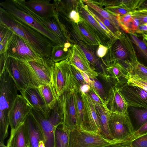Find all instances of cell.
Listing matches in <instances>:
<instances>
[{
  "label": "cell",
  "mask_w": 147,
  "mask_h": 147,
  "mask_svg": "<svg viewBox=\"0 0 147 147\" xmlns=\"http://www.w3.org/2000/svg\"><path fill=\"white\" fill-rule=\"evenodd\" d=\"M115 142L97 133L78 128L70 131V147H104Z\"/></svg>",
  "instance_id": "9c48e42d"
},
{
  "label": "cell",
  "mask_w": 147,
  "mask_h": 147,
  "mask_svg": "<svg viewBox=\"0 0 147 147\" xmlns=\"http://www.w3.org/2000/svg\"><path fill=\"white\" fill-rule=\"evenodd\" d=\"M80 70L86 82L91 87L93 84L92 80H90L89 76L86 73Z\"/></svg>",
  "instance_id": "816d5d0a"
},
{
  "label": "cell",
  "mask_w": 147,
  "mask_h": 147,
  "mask_svg": "<svg viewBox=\"0 0 147 147\" xmlns=\"http://www.w3.org/2000/svg\"><path fill=\"white\" fill-rule=\"evenodd\" d=\"M20 91L30 87H38L40 85L27 62L9 57L5 66Z\"/></svg>",
  "instance_id": "277c9868"
},
{
  "label": "cell",
  "mask_w": 147,
  "mask_h": 147,
  "mask_svg": "<svg viewBox=\"0 0 147 147\" xmlns=\"http://www.w3.org/2000/svg\"><path fill=\"white\" fill-rule=\"evenodd\" d=\"M23 97L32 108L40 110L45 114L48 107L42 96L38 87H30L20 91Z\"/></svg>",
  "instance_id": "ac0fdd59"
},
{
  "label": "cell",
  "mask_w": 147,
  "mask_h": 147,
  "mask_svg": "<svg viewBox=\"0 0 147 147\" xmlns=\"http://www.w3.org/2000/svg\"><path fill=\"white\" fill-rule=\"evenodd\" d=\"M131 139L132 147H147V134Z\"/></svg>",
  "instance_id": "b9f144b4"
},
{
  "label": "cell",
  "mask_w": 147,
  "mask_h": 147,
  "mask_svg": "<svg viewBox=\"0 0 147 147\" xmlns=\"http://www.w3.org/2000/svg\"><path fill=\"white\" fill-rule=\"evenodd\" d=\"M131 141V138L126 140L115 142L104 147H132Z\"/></svg>",
  "instance_id": "f6af8a7d"
},
{
  "label": "cell",
  "mask_w": 147,
  "mask_h": 147,
  "mask_svg": "<svg viewBox=\"0 0 147 147\" xmlns=\"http://www.w3.org/2000/svg\"><path fill=\"white\" fill-rule=\"evenodd\" d=\"M83 1L87 5L90 7L102 17L109 20L117 28L119 29L120 26L117 20V17L101 8L90 1L84 0Z\"/></svg>",
  "instance_id": "4dcf8cb0"
},
{
  "label": "cell",
  "mask_w": 147,
  "mask_h": 147,
  "mask_svg": "<svg viewBox=\"0 0 147 147\" xmlns=\"http://www.w3.org/2000/svg\"><path fill=\"white\" fill-rule=\"evenodd\" d=\"M32 108L22 95H18L8 114L10 134L23 123Z\"/></svg>",
  "instance_id": "30bf717a"
},
{
  "label": "cell",
  "mask_w": 147,
  "mask_h": 147,
  "mask_svg": "<svg viewBox=\"0 0 147 147\" xmlns=\"http://www.w3.org/2000/svg\"><path fill=\"white\" fill-rule=\"evenodd\" d=\"M27 63L40 86L52 85V75L55 63L49 58L44 57L41 61H31Z\"/></svg>",
  "instance_id": "8fae6325"
},
{
  "label": "cell",
  "mask_w": 147,
  "mask_h": 147,
  "mask_svg": "<svg viewBox=\"0 0 147 147\" xmlns=\"http://www.w3.org/2000/svg\"><path fill=\"white\" fill-rule=\"evenodd\" d=\"M90 88V87L89 85L85 84L80 88L79 90L81 92L86 93L89 91Z\"/></svg>",
  "instance_id": "f5cc1de1"
},
{
  "label": "cell",
  "mask_w": 147,
  "mask_h": 147,
  "mask_svg": "<svg viewBox=\"0 0 147 147\" xmlns=\"http://www.w3.org/2000/svg\"><path fill=\"white\" fill-rule=\"evenodd\" d=\"M0 7L12 17L36 30L50 39L54 46L63 45L59 40L29 12L25 0H6L0 3Z\"/></svg>",
  "instance_id": "3957f363"
},
{
  "label": "cell",
  "mask_w": 147,
  "mask_h": 147,
  "mask_svg": "<svg viewBox=\"0 0 147 147\" xmlns=\"http://www.w3.org/2000/svg\"><path fill=\"white\" fill-rule=\"evenodd\" d=\"M142 41L144 42L147 47V34L143 33Z\"/></svg>",
  "instance_id": "11a10c76"
},
{
  "label": "cell",
  "mask_w": 147,
  "mask_h": 147,
  "mask_svg": "<svg viewBox=\"0 0 147 147\" xmlns=\"http://www.w3.org/2000/svg\"><path fill=\"white\" fill-rule=\"evenodd\" d=\"M27 7L29 13L45 27L54 34L63 45L67 42L66 39L54 16L47 18H43L36 14Z\"/></svg>",
  "instance_id": "7402d4cb"
},
{
  "label": "cell",
  "mask_w": 147,
  "mask_h": 147,
  "mask_svg": "<svg viewBox=\"0 0 147 147\" xmlns=\"http://www.w3.org/2000/svg\"><path fill=\"white\" fill-rule=\"evenodd\" d=\"M26 119L28 130L29 147H38L40 141H44L41 129L30 112Z\"/></svg>",
  "instance_id": "603a6c76"
},
{
  "label": "cell",
  "mask_w": 147,
  "mask_h": 147,
  "mask_svg": "<svg viewBox=\"0 0 147 147\" xmlns=\"http://www.w3.org/2000/svg\"><path fill=\"white\" fill-rule=\"evenodd\" d=\"M30 113L40 125L43 134L45 147H54L55 127L40 110L32 108Z\"/></svg>",
  "instance_id": "e0dca14e"
},
{
  "label": "cell",
  "mask_w": 147,
  "mask_h": 147,
  "mask_svg": "<svg viewBox=\"0 0 147 147\" xmlns=\"http://www.w3.org/2000/svg\"><path fill=\"white\" fill-rule=\"evenodd\" d=\"M0 147H7L5 145L4 143H0Z\"/></svg>",
  "instance_id": "6f0895ef"
},
{
  "label": "cell",
  "mask_w": 147,
  "mask_h": 147,
  "mask_svg": "<svg viewBox=\"0 0 147 147\" xmlns=\"http://www.w3.org/2000/svg\"><path fill=\"white\" fill-rule=\"evenodd\" d=\"M69 68L74 82L79 90L82 86L87 84L85 82L79 69L74 65L70 64Z\"/></svg>",
  "instance_id": "e575fe53"
},
{
  "label": "cell",
  "mask_w": 147,
  "mask_h": 147,
  "mask_svg": "<svg viewBox=\"0 0 147 147\" xmlns=\"http://www.w3.org/2000/svg\"><path fill=\"white\" fill-rule=\"evenodd\" d=\"M69 17L75 23L77 24L81 21L79 13L75 10H73L70 12Z\"/></svg>",
  "instance_id": "c3c4849f"
},
{
  "label": "cell",
  "mask_w": 147,
  "mask_h": 147,
  "mask_svg": "<svg viewBox=\"0 0 147 147\" xmlns=\"http://www.w3.org/2000/svg\"><path fill=\"white\" fill-rule=\"evenodd\" d=\"M105 10L116 17L123 16L132 11L131 10L122 5H117L107 7Z\"/></svg>",
  "instance_id": "d590c367"
},
{
  "label": "cell",
  "mask_w": 147,
  "mask_h": 147,
  "mask_svg": "<svg viewBox=\"0 0 147 147\" xmlns=\"http://www.w3.org/2000/svg\"><path fill=\"white\" fill-rule=\"evenodd\" d=\"M7 147H29L28 130L26 119L23 123L14 132L10 134L7 142Z\"/></svg>",
  "instance_id": "ffe728a7"
},
{
  "label": "cell",
  "mask_w": 147,
  "mask_h": 147,
  "mask_svg": "<svg viewBox=\"0 0 147 147\" xmlns=\"http://www.w3.org/2000/svg\"><path fill=\"white\" fill-rule=\"evenodd\" d=\"M9 30L7 27L0 24V41L4 38Z\"/></svg>",
  "instance_id": "f907efd6"
},
{
  "label": "cell",
  "mask_w": 147,
  "mask_h": 147,
  "mask_svg": "<svg viewBox=\"0 0 147 147\" xmlns=\"http://www.w3.org/2000/svg\"><path fill=\"white\" fill-rule=\"evenodd\" d=\"M49 0H25L26 6L38 15L45 18L54 16L56 9L55 3H51Z\"/></svg>",
  "instance_id": "d6986e66"
},
{
  "label": "cell",
  "mask_w": 147,
  "mask_h": 147,
  "mask_svg": "<svg viewBox=\"0 0 147 147\" xmlns=\"http://www.w3.org/2000/svg\"><path fill=\"white\" fill-rule=\"evenodd\" d=\"M108 48L103 45H100L97 51V54L100 57H104L107 52Z\"/></svg>",
  "instance_id": "681fc988"
},
{
  "label": "cell",
  "mask_w": 147,
  "mask_h": 147,
  "mask_svg": "<svg viewBox=\"0 0 147 147\" xmlns=\"http://www.w3.org/2000/svg\"><path fill=\"white\" fill-rule=\"evenodd\" d=\"M108 126L112 140L117 142L129 139L135 132L127 111L123 113L110 112Z\"/></svg>",
  "instance_id": "8992f818"
},
{
  "label": "cell",
  "mask_w": 147,
  "mask_h": 147,
  "mask_svg": "<svg viewBox=\"0 0 147 147\" xmlns=\"http://www.w3.org/2000/svg\"><path fill=\"white\" fill-rule=\"evenodd\" d=\"M79 11L80 14L96 30L102 34H105L107 36L105 32L101 28L93 16L83 5L82 7L79 8Z\"/></svg>",
  "instance_id": "836d02e7"
},
{
  "label": "cell",
  "mask_w": 147,
  "mask_h": 147,
  "mask_svg": "<svg viewBox=\"0 0 147 147\" xmlns=\"http://www.w3.org/2000/svg\"><path fill=\"white\" fill-rule=\"evenodd\" d=\"M106 105L110 112L117 113H125L127 111L128 107L119 88L114 85L111 86L109 91Z\"/></svg>",
  "instance_id": "2e32d148"
},
{
  "label": "cell",
  "mask_w": 147,
  "mask_h": 147,
  "mask_svg": "<svg viewBox=\"0 0 147 147\" xmlns=\"http://www.w3.org/2000/svg\"><path fill=\"white\" fill-rule=\"evenodd\" d=\"M16 86L5 69L0 75V143H3L8 135L9 112L18 95Z\"/></svg>",
  "instance_id": "7a4b0ae2"
},
{
  "label": "cell",
  "mask_w": 147,
  "mask_h": 147,
  "mask_svg": "<svg viewBox=\"0 0 147 147\" xmlns=\"http://www.w3.org/2000/svg\"><path fill=\"white\" fill-rule=\"evenodd\" d=\"M81 93L84 109V120L81 129L98 134L99 123L95 105L86 93Z\"/></svg>",
  "instance_id": "4fadbf2b"
},
{
  "label": "cell",
  "mask_w": 147,
  "mask_h": 147,
  "mask_svg": "<svg viewBox=\"0 0 147 147\" xmlns=\"http://www.w3.org/2000/svg\"><path fill=\"white\" fill-rule=\"evenodd\" d=\"M6 52L7 57H11L26 62L41 61L43 58L24 39L12 31Z\"/></svg>",
  "instance_id": "52a82bcc"
},
{
  "label": "cell",
  "mask_w": 147,
  "mask_h": 147,
  "mask_svg": "<svg viewBox=\"0 0 147 147\" xmlns=\"http://www.w3.org/2000/svg\"><path fill=\"white\" fill-rule=\"evenodd\" d=\"M93 102L95 105L99 121V130L98 134L107 139L113 141L111 138L108 126L110 112L106 106H104Z\"/></svg>",
  "instance_id": "cb8c5ba5"
},
{
  "label": "cell",
  "mask_w": 147,
  "mask_h": 147,
  "mask_svg": "<svg viewBox=\"0 0 147 147\" xmlns=\"http://www.w3.org/2000/svg\"><path fill=\"white\" fill-rule=\"evenodd\" d=\"M0 24L20 36L37 53L50 59L52 42L36 30L12 17L0 7Z\"/></svg>",
  "instance_id": "6da1fadb"
},
{
  "label": "cell",
  "mask_w": 147,
  "mask_h": 147,
  "mask_svg": "<svg viewBox=\"0 0 147 147\" xmlns=\"http://www.w3.org/2000/svg\"><path fill=\"white\" fill-rule=\"evenodd\" d=\"M58 100L63 114L64 124L70 131L77 128L73 92H64Z\"/></svg>",
  "instance_id": "7c38bea8"
},
{
  "label": "cell",
  "mask_w": 147,
  "mask_h": 147,
  "mask_svg": "<svg viewBox=\"0 0 147 147\" xmlns=\"http://www.w3.org/2000/svg\"><path fill=\"white\" fill-rule=\"evenodd\" d=\"M86 94L93 102L104 106H106V102L99 97L92 87H90L89 90Z\"/></svg>",
  "instance_id": "7bdbcfd3"
},
{
  "label": "cell",
  "mask_w": 147,
  "mask_h": 147,
  "mask_svg": "<svg viewBox=\"0 0 147 147\" xmlns=\"http://www.w3.org/2000/svg\"><path fill=\"white\" fill-rule=\"evenodd\" d=\"M52 78V85L58 98L64 92H73L78 89L72 78L67 59L55 63Z\"/></svg>",
  "instance_id": "ba28073f"
},
{
  "label": "cell",
  "mask_w": 147,
  "mask_h": 147,
  "mask_svg": "<svg viewBox=\"0 0 147 147\" xmlns=\"http://www.w3.org/2000/svg\"><path fill=\"white\" fill-rule=\"evenodd\" d=\"M130 74L137 75L141 79L147 81V67L138 61L133 67Z\"/></svg>",
  "instance_id": "8d00e7d4"
},
{
  "label": "cell",
  "mask_w": 147,
  "mask_h": 147,
  "mask_svg": "<svg viewBox=\"0 0 147 147\" xmlns=\"http://www.w3.org/2000/svg\"><path fill=\"white\" fill-rule=\"evenodd\" d=\"M79 46L83 51L86 59L90 63V65L93 67V69H96V67L98 66V61L97 59L86 48L85 45L82 42H79Z\"/></svg>",
  "instance_id": "f35d334b"
},
{
  "label": "cell",
  "mask_w": 147,
  "mask_h": 147,
  "mask_svg": "<svg viewBox=\"0 0 147 147\" xmlns=\"http://www.w3.org/2000/svg\"><path fill=\"white\" fill-rule=\"evenodd\" d=\"M54 147H70V130L64 123L54 128Z\"/></svg>",
  "instance_id": "d4e9b609"
},
{
  "label": "cell",
  "mask_w": 147,
  "mask_h": 147,
  "mask_svg": "<svg viewBox=\"0 0 147 147\" xmlns=\"http://www.w3.org/2000/svg\"><path fill=\"white\" fill-rule=\"evenodd\" d=\"M77 128L81 129L84 118V109L81 92L78 89L73 92Z\"/></svg>",
  "instance_id": "f1b7e54d"
},
{
  "label": "cell",
  "mask_w": 147,
  "mask_h": 147,
  "mask_svg": "<svg viewBox=\"0 0 147 147\" xmlns=\"http://www.w3.org/2000/svg\"><path fill=\"white\" fill-rule=\"evenodd\" d=\"M0 75L2 73L5 69V66L7 57L6 52L0 54Z\"/></svg>",
  "instance_id": "7dc6e473"
},
{
  "label": "cell",
  "mask_w": 147,
  "mask_h": 147,
  "mask_svg": "<svg viewBox=\"0 0 147 147\" xmlns=\"http://www.w3.org/2000/svg\"><path fill=\"white\" fill-rule=\"evenodd\" d=\"M147 9V0H142L138 10H143Z\"/></svg>",
  "instance_id": "db71d44e"
},
{
  "label": "cell",
  "mask_w": 147,
  "mask_h": 147,
  "mask_svg": "<svg viewBox=\"0 0 147 147\" xmlns=\"http://www.w3.org/2000/svg\"><path fill=\"white\" fill-rule=\"evenodd\" d=\"M11 32L12 31L9 30L5 36L0 41V54L3 53L6 51Z\"/></svg>",
  "instance_id": "ee69618b"
},
{
  "label": "cell",
  "mask_w": 147,
  "mask_h": 147,
  "mask_svg": "<svg viewBox=\"0 0 147 147\" xmlns=\"http://www.w3.org/2000/svg\"><path fill=\"white\" fill-rule=\"evenodd\" d=\"M146 134H147V122L138 130L135 131L134 135L131 138H135Z\"/></svg>",
  "instance_id": "bcb514c9"
},
{
  "label": "cell",
  "mask_w": 147,
  "mask_h": 147,
  "mask_svg": "<svg viewBox=\"0 0 147 147\" xmlns=\"http://www.w3.org/2000/svg\"><path fill=\"white\" fill-rule=\"evenodd\" d=\"M70 49L65 47L64 45L53 46L51 51L50 60L55 63L67 59Z\"/></svg>",
  "instance_id": "f546056e"
},
{
  "label": "cell",
  "mask_w": 147,
  "mask_h": 147,
  "mask_svg": "<svg viewBox=\"0 0 147 147\" xmlns=\"http://www.w3.org/2000/svg\"><path fill=\"white\" fill-rule=\"evenodd\" d=\"M67 60L69 64L86 73L92 80L97 79L98 73L94 70L78 45L75 44L73 46Z\"/></svg>",
  "instance_id": "9a60e30c"
},
{
  "label": "cell",
  "mask_w": 147,
  "mask_h": 147,
  "mask_svg": "<svg viewBox=\"0 0 147 147\" xmlns=\"http://www.w3.org/2000/svg\"><path fill=\"white\" fill-rule=\"evenodd\" d=\"M130 107L132 115L130 119L135 132L147 122V108Z\"/></svg>",
  "instance_id": "484cf974"
},
{
  "label": "cell",
  "mask_w": 147,
  "mask_h": 147,
  "mask_svg": "<svg viewBox=\"0 0 147 147\" xmlns=\"http://www.w3.org/2000/svg\"><path fill=\"white\" fill-rule=\"evenodd\" d=\"M38 147H45V142L44 140L40 141Z\"/></svg>",
  "instance_id": "9f6ffc18"
},
{
  "label": "cell",
  "mask_w": 147,
  "mask_h": 147,
  "mask_svg": "<svg viewBox=\"0 0 147 147\" xmlns=\"http://www.w3.org/2000/svg\"><path fill=\"white\" fill-rule=\"evenodd\" d=\"M119 88L128 107L147 108V92L139 86L128 85L127 83Z\"/></svg>",
  "instance_id": "5bb4252c"
},
{
  "label": "cell",
  "mask_w": 147,
  "mask_h": 147,
  "mask_svg": "<svg viewBox=\"0 0 147 147\" xmlns=\"http://www.w3.org/2000/svg\"><path fill=\"white\" fill-rule=\"evenodd\" d=\"M78 30L82 34L91 44L97 45L99 43L97 38L96 37L92 30L88 28V26L85 22L84 23L79 22L77 24Z\"/></svg>",
  "instance_id": "d6a6232c"
},
{
  "label": "cell",
  "mask_w": 147,
  "mask_h": 147,
  "mask_svg": "<svg viewBox=\"0 0 147 147\" xmlns=\"http://www.w3.org/2000/svg\"><path fill=\"white\" fill-rule=\"evenodd\" d=\"M129 33L131 40L138 54L147 62V47L146 45L135 33L130 32Z\"/></svg>",
  "instance_id": "1f68e13d"
},
{
  "label": "cell",
  "mask_w": 147,
  "mask_h": 147,
  "mask_svg": "<svg viewBox=\"0 0 147 147\" xmlns=\"http://www.w3.org/2000/svg\"><path fill=\"white\" fill-rule=\"evenodd\" d=\"M147 10V9H144V10Z\"/></svg>",
  "instance_id": "680465c9"
},
{
  "label": "cell",
  "mask_w": 147,
  "mask_h": 147,
  "mask_svg": "<svg viewBox=\"0 0 147 147\" xmlns=\"http://www.w3.org/2000/svg\"><path fill=\"white\" fill-rule=\"evenodd\" d=\"M131 15L139 21L140 25L147 24V10H135L132 11Z\"/></svg>",
  "instance_id": "60d3db41"
},
{
  "label": "cell",
  "mask_w": 147,
  "mask_h": 147,
  "mask_svg": "<svg viewBox=\"0 0 147 147\" xmlns=\"http://www.w3.org/2000/svg\"><path fill=\"white\" fill-rule=\"evenodd\" d=\"M127 83L139 86L147 92V81L141 79L137 75L130 74Z\"/></svg>",
  "instance_id": "74e56055"
},
{
  "label": "cell",
  "mask_w": 147,
  "mask_h": 147,
  "mask_svg": "<svg viewBox=\"0 0 147 147\" xmlns=\"http://www.w3.org/2000/svg\"><path fill=\"white\" fill-rule=\"evenodd\" d=\"M38 88L47 107L51 108L58 98L53 86L44 84L39 86Z\"/></svg>",
  "instance_id": "83f0119b"
},
{
  "label": "cell",
  "mask_w": 147,
  "mask_h": 147,
  "mask_svg": "<svg viewBox=\"0 0 147 147\" xmlns=\"http://www.w3.org/2000/svg\"><path fill=\"white\" fill-rule=\"evenodd\" d=\"M113 58L123 66L130 74L133 67L138 61L130 38L123 33L116 39L112 47Z\"/></svg>",
  "instance_id": "5b68a950"
},
{
  "label": "cell",
  "mask_w": 147,
  "mask_h": 147,
  "mask_svg": "<svg viewBox=\"0 0 147 147\" xmlns=\"http://www.w3.org/2000/svg\"><path fill=\"white\" fill-rule=\"evenodd\" d=\"M109 65L105 69L111 79H113L114 85L120 87L126 83L130 75L126 69L116 60Z\"/></svg>",
  "instance_id": "44dd1931"
},
{
  "label": "cell",
  "mask_w": 147,
  "mask_h": 147,
  "mask_svg": "<svg viewBox=\"0 0 147 147\" xmlns=\"http://www.w3.org/2000/svg\"><path fill=\"white\" fill-rule=\"evenodd\" d=\"M45 114L55 127L60 124L63 123V114L59 104L58 98L51 108H48Z\"/></svg>",
  "instance_id": "4316f807"
},
{
  "label": "cell",
  "mask_w": 147,
  "mask_h": 147,
  "mask_svg": "<svg viewBox=\"0 0 147 147\" xmlns=\"http://www.w3.org/2000/svg\"><path fill=\"white\" fill-rule=\"evenodd\" d=\"M92 80L93 84L91 87L94 89L100 97L106 102L107 99V95L106 94L102 85L97 79H94Z\"/></svg>",
  "instance_id": "ab89813d"
}]
</instances>
